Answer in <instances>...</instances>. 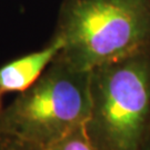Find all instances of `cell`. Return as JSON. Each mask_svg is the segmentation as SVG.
Segmentation results:
<instances>
[{
	"mask_svg": "<svg viewBox=\"0 0 150 150\" xmlns=\"http://www.w3.org/2000/svg\"><path fill=\"white\" fill-rule=\"evenodd\" d=\"M92 150H144L150 136V46L91 70Z\"/></svg>",
	"mask_w": 150,
	"mask_h": 150,
	"instance_id": "6da1fadb",
	"label": "cell"
},
{
	"mask_svg": "<svg viewBox=\"0 0 150 150\" xmlns=\"http://www.w3.org/2000/svg\"><path fill=\"white\" fill-rule=\"evenodd\" d=\"M62 49L59 37L52 38L43 48L39 49L0 67V92H23L43 74Z\"/></svg>",
	"mask_w": 150,
	"mask_h": 150,
	"instance_id": "277c9868",
	"label": "cell"
},
{
	"mask_svg": "<svg viewBox=\"0 0 150 150\" xmlns=\"http://www.w3.org/2000/svg\"><path fill=\"white\" fill-rule=\"evenodd\" d=\"M90 75L58 54L32 86L0 110V130L40 145L56 144L85 126Z\"/></svg>",
	"mask_w": 150,
	"mask_h": 150,
	"instance_id": "3957f363",
	"label": "cell"
},
{
	"mask_svg": "<svg viewBox=\"0 0 150 150\" xmlns=\"http://www.w3.org/2000/svg\"><path fill=\"white\" fill-rule=\"evenodd\" d=\"M144 150H150V136H149V138H148V140H147V144H146Z\"/></svg>",
	"mask_w": 150,
	"mask_h": 150,
	"instance_id": "8992f818",
	"label": "cell"
},
{
	"mask_svg": "<svg viewBox=\"0 0 150 150\" xmlns=\"http://www.w3.org/2000/svg\"><path fill=\"white\" fill-rule=\"evenodd\" d=\"M1 95H2V93H1V92H0V110H1V109H2V106H1Z\"/></svg>",
	"mask_w": 150,
	"mask_h": 150,
	"instance_id": "52a82bcc",
	"label": "cell"
},
{
	"mask_svg": "<svg viewBox=\"0 0 150 150\" xmlns=\"http://www.w3.org/2000/svg\"><path fill=\"white\" fill-rule=\"evenodd\" d=\"M54 35L66 61L91 71L150 46V0H64Z\"/></svg>",
	"mask_w": 150,
	"mask_h": 150,
	"instance_id": "7a4b0ae2",
	"label": "cell"
},
{
	"mask_svg": "<svg viewBox=\"0 0 150 150\" xmlns=\"http://www.w3.org/2000/svg\"><path fill=\"white\" fill-rule=\"evenodd\" d=\"M0 150H92L85 126L79 127L51 146L40 145L0 130Z\"/></svg>",
	"mask_w": 150,
	"mask_h": 150,
	"instance_id": "5b68a950",
	"label": "cell"
}]
</instances>
